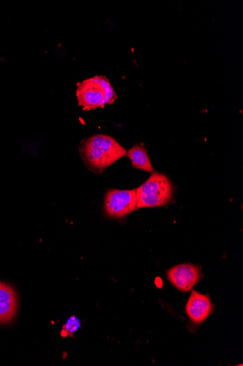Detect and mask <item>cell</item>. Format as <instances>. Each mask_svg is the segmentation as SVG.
Instances as JSON below:
<instances>
[{"instance_id":"obj_1","label":"cell","mask_w":243,"mask_h":366,"mask_svg":"<svg viewBox=\"0 0 243 366\" xmlns=\"http://www.w3.org/2000/svg\"><path fill=\"white\" fill-rule=\"evenodd\" d=\"M80 153L84 164L90 171L101 174L125 157L127 151L114 138L97 134L81 142Z\"/></svg>"},{"instance_id":"obj_2","label":"cell","mask_w":243,"mask_h":366,"mask_svg":"<svg viewBox=\"0 0 243 366\" xmlns=\"http://www.w3.org/2000/svg\"><path fill=\"white\" fill-rule=\"evenodd\" d=\"M76 97L84 111H91L113 104L118 95L107 77L95 76L78 84Z\"/></svg>"},{"instance_id":"obj_3","label":"cell","mask_w":243,"mask_h":366,"mask_svg":"<svg viewBox=\"0 0 243 366\" xmlns=\"http://www.w3.org/2000/svg\"><path fill=\"white\" fill-rule=\"evenodd\" d=\"M136 209L160 207L168 204L173 195V187L164 174L153 172L140 187L135 189Z\"/></svg>"},{"instance_id":"obj_4","label":"cell","mask_w":243,"mask_h":366,"mask_svg":"<svg viewBox=\"0 0 243 366\" xmlns=\"http://www.w3.org/2000/svg\"><path fill=\"white\" fill-rule=\"evenodd\" d=\"M137 207L135 189L129 190H110L104 202L106 214L114 219L125 217Z\"/></svg>"},{"instance_id":"obj_5","label":"cell","mask_w":243,"mask_h":366,"mask_svg":"<svg viewBox=\"0 0 243 366\" xmlns=\"http://www.w3.org/2000/svg\"><path fill=\"white\" fill-rule=\"evenodd\" d=\"M200 274L199 266L187 263L178 264L169 269L167 277L170 282L179 290L187 292L199 282Z\"/></svg>"},{"instance_id":"obj_6","label":"cell","mask_w":243,"mask_h":366,"mask_svg":"<svg viewBox=\"0 0 243 366\" xmlns=\"http://www.w3.org/2000/svg\"><path fill=\"white\" fill-rule=\"evenodd\" d=\"M213 308L210 296L192 290L186 305V313L192 322L200 324L210 316Z\"/></svg>"},{"instance_id":"obj_7","label":"cell","mask_w":243,"mask_h":366,"mask_svg":"<svg viewBox=\"0 0 243 366\" xmlns=\"http://www.w3.org/2000/svg\"><path fill=\"white\" fill-rule=\"evenodd\" d=\"M17 308V297L14 289L9 285L0 284V323L12 321Z\"/></svg>"},{"instance_id":"obj_8","label":"cell","mask_w":243,"mask_h":366,"mask_svg":"<svg viewBox=\"0 0 243 366\" xmlns=\"http://www.w3.org/2000/svg\"><path fill=\"white\" fill-rule=\"evenodd\" d=\"M126 155L130 159L134 169L150 174L154 172L148 149L144 145L133 146L127 152Z\"/></svg>"},{"instance_id":"obj_9","label":"cell","mask_w":243,"mask_h":366,"mask_svg":"<svg viewBox=\"0 0 243 366\" xmlns=\"http://www.w3.org/2000/svg\"><path fill=\"white\" fill-rule=\"evenodd\" d=\"M80 321L75 317H71L68 320L66 324L63 326V330L68 335H73L76 331L80 327Z\"/></svg>"},{"instance_id":"obj_10","label":"cell","mask_w":243,"mask_h":366,"mask_svg":"<svg viewBox=\"0 0 243 366\" xmlns=\"http://www.w3.org/2000/svg\"><path fill=\"white\" fill-rule=\"evenodd\" d=\"M0 284H1V282H0Z\"/></svg>"}]
</instances>
